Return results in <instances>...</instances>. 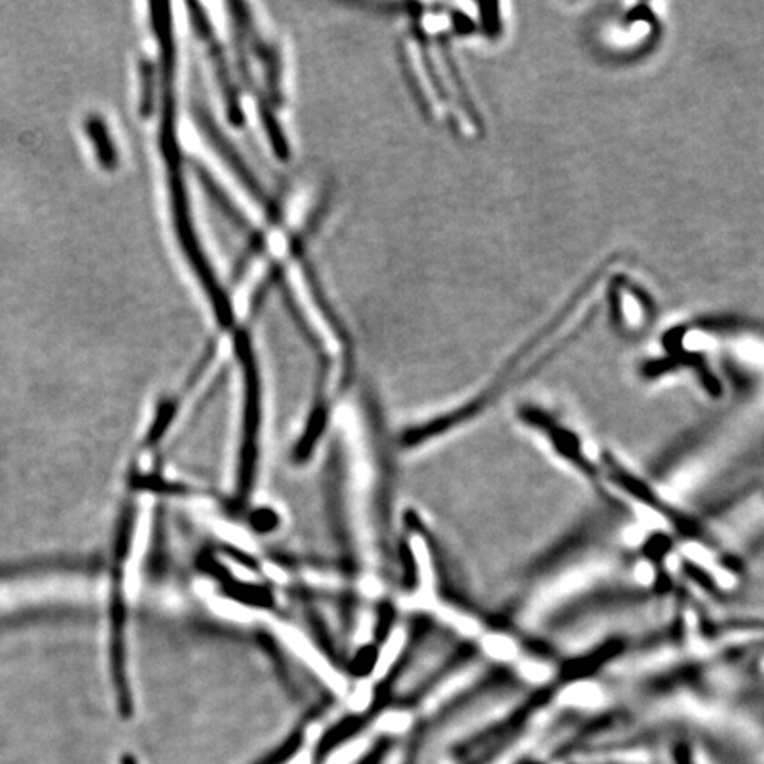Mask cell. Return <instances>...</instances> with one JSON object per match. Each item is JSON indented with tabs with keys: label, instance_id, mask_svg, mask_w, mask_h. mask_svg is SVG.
I'll return each instance as SVG.
<instances>
[{
	"label": "cell",
	"instance_id": "2",
	"mask_svg": "<svg viewBox=\"0 0 764 764\" xmlns=\"http://www.w3.org/2000/svg\"><path fill=\"white\" fill-rule=\"evenodd\" d=\"M301 734H294V737L290 738L289 743H287L283 749H280V751L275 752V754L271 755V757H267L264 763L261 764H283L286 763L289 757H292V754H294L296 751H300L301 746Z\"/></svg>",
	"mask_w": 764,
	"mask_h": 764
},
{
	"label": "cell",
	"instance_id": "1",
	"mask_svg": "<svg viewBox=\"0 0 764 764\" xmlns=\"http://www.w3.org/2000/svg\"><path fill=\"white\" fill-rule=\"evenodd\" d=\"M85 128H88L89 137L93 140L97 158H100L103 163L112 162L114 157H112L111 143H106V126L103 125L102 120L97 119V117H91Z\"/></svg>",
	"mask_w": 764,
	"mask_h": 764
},
{
	"label": "cell",
	"instance_id": "3",
	"mask_svg": "<svg viewBox=\"0 0 764 764\" xmlns=\"http://www.w3.org/2000/svg\"><path fill=\"white\" fill-rule=\"evenodd\" d=\"M386 743H382V745H379L378 749H373L372 754H370L367 760L361 761L359 764H379L382 755L386 754Z\"/></svg>",
	"mask_w": 764,
	"mask_h": 764
},
{
	"label": "cell",
	"instance_id": "4",
	"mask_svg": "<svg viewBox=\"0 0 764 764\" xmlns=\"http://www.w3.org/2000/svg\"><path fill=\"white\" fill-rule=\"evenodd\" d=\"M123 764H137V761H135L131 755H125V757H123Z\"/></svg>",
	"mask_w": 764,
	"mask_h": 764
}]
</instances>
